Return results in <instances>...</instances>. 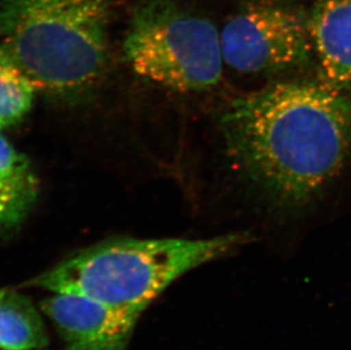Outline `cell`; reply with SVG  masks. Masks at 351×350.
Returning <instances> with one entry per match:
<instances>
[{"label": "cell", "instance_id": "277c9868", "mask_svg": "<svg viewBox=\"0 0 351 350\" xmlns=\"http://www.w3.org/2000/svg\"><path fill=\"white\" fill-rule=\"evenodd\" d=\"M133 72L176 93H202L219 84V30L176 0H141L123 43Z\"/></svg>", "mask_w": 351, "mask_h": 350}, {"label": "cell", "instance_id": "5b68a950", "mask_svg": "<svg viewBox=\"0 0 351 350\" xmlns=\"http://www.w3.org/2000/svg\"><path fill=\"white\" fill-rule=\"evenodd\" d=\"M224 64L245 74H274L314 57L309 10L298 0H242L219 30Z\"/></svg>", "mask_w": 351, "mask_h": 350}, {"label": "cell", "instance_id": "3957f363", "mask_svg": "<svg viewBox=\"0 0 351 350\" xmlns=\"http://www.w3.org/2000/svg\"><path fill=\"white\" fill-rule=\"evenodd\" d=\"M110 0H0V45L51 96L88 93L108 60Z\"/></svg>", "mask_w": 351, "mask_h": 350}, {"label": "cell", "instance_id": "9c48e42d", "mask_svg": "<svg viewBox=\"0 0 351 350\" xmlns=\"http://www.w3.org/2000/svg\"><path fill=\"white\" fill-rule=\"evenodd\" d=\"M48 345L43 317L29 298L3 289L0 296V350H40Z\"/></svg>", "mask_w": 351, "mask_h": 350}, {"label": "cell", "instance_id": "6da1fadb", "mask_svg": "<svg viewBox=\"0 0 351 350\" xmlns=\"http://www.w3.org/2000/svg\"><path fill=\"white\" fill-rule=\"evenodd\" d=\"M239 178L273 209H305L351 157V93L324 81H285L233 100L219 119Z\"/></svg>", "mask_w": 351, "mask_h": 350}, {"label": "cell", "instance_id": "7a4b0ae2", "mask_svg": "<svg viewBox=\"0 0 351 350\" xmlns=\"http://www.w3.org/2000/svg\"><path fill=\"white\" fill-rule=\"evenodd\" d=\"M250 239L245 232L195 240L113 239L83 249L25 285L83 294L140 316L174 281Z\"/></svg>", "mask_w": 351, "mask_h": 350}, {"label": "cell", "instance_id": "8992f818", "mask_svg": "<svg viewBox=\"0 0 351 350\" xmlns=\"http://www.w3.org/2000/svg\"><path fill=\"white\" fill-rule=\"evenodd\" d=\"M40 308L66 350H126L140 317L74 292H53Z\"/></svg>", "mask_w": 351, "mask_h": 350}, {"label": "cell", "instance_id": "52a82bcc", "mask_svg": "<svg viewBox=\"0 0 351 350\" xmlns=\"http://www.w3.org/2000/svg\"><path fill=\"white\" fill-rule=\"evenodd\" d=\"M309 21L322 81L351 93V0H313Z\"/></svg>", "mask_w": 351, "mask_h": 350}, {"label": "cell", "instance_id": "8fae6325", "mask_svg": "<svg viewBox=\"0 0 351 350\" xmlns=\"http://www.w3.org/2000/svg\"><path fill=\"white\" fill-rule=\"evenodd\" d=\"M3 289H0V296H1V294H3Z\"/></svg>", "mask_w": 351, "mask_h": 350}, {"label": "cell", "instance_id": "30bf717a", "mask_svg": "<svg viewBox=\"0 0 351 350\" xmlns=\"http://www.w3.org/2000/svg\"><path fill=\"white\" fill-rule=\"evenodd\" d=\"M37 90L10 51L0 45V132L25 119Z\"/></svg>", "mask_w": 351, "mask_h": 350}, {"label": "cell", "instance_id": "ba28073f", "mask_svg": "<svg viewBox=\"0 0 351 350\" xmlns=\"http://www.w3.org/2000/svg\"><path fill=\"white\" fill-rule=\"evenodd\" d=\"M38 196L39 180L34 166L0 132V233L16 231Z\"/></svg>", "mask_w": 351, "mask_h": 350}]
</instances>
